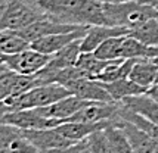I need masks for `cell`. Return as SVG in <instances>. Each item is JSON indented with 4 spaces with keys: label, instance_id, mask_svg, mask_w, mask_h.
<instances>
[{
    "label": "cell",
    "instance_id": "83f0119b",
    "mask_svg": "<svg viewBox=\"0 0 158 153\" xmlns=\"http://www.w3.org/2000/svg\"><path fill=\"white\" fill-rule=\"evenodd\" d=\"M102 3H121V2H129V0H101Z\"/></svg>",
    "mask_w": 158,
    "mask_h": 153
},
{
    "label": "cell",
    "instance_id": "ac0fdd59",
    "mask_svg": "<svg viewBox=\"0 0 158 153\" xmlns=\"http://www.w3.org/2000/svg\"><path fill=\"white\" fill-rule=\"evenodd\" d=\"M30 47V43L22 38L18 31L14 29H0V53L14 55Z\"/></svg>",
    "mask_w": 158,
    "mask_h": 153
},
{
    "label": "cell",
    "instance_id": "7a4b0ae2",
    "mask_svg": "<svg viewBox=\"0 0 158 153\" xmlns=\"http://www.w3.org/2000/svg\"><path fill=\"white\" fill-rule=\"evenodd\" d=\"M106 24L111 27L133 29L149 19H158V10L143 0H129L121 3H103Z\"/></svg>",
    "mask_w": 158,
    "mask_h": 153
},
{
    "label": "cell",
    "instance_id": "d4e9b609",
    "mask_svg": "<svg viewBox=\"0 0 158 153\" xmlns=\"http://www.w3.org/2000/svg\"><path fill=\"white\" fill-rule=\"evenodd\" d=\"M7 3H9V0H0V18H2V15L5 14V10H6V7H7Z\"/></svg>",
    "mask_w": 158,
    "mask_h": 153
},
{
    "label": "cell",
    "instance_id": "5bb4252c",
    "mask_svg": "<svg viewBox=\"0 0 158 153\" xmlns=\"http://www.w3.org/2000/svg\"><path fill=\"white\" fill-rule=\"evenodd\" d=\"M114 122V121H112ZM111 122H99V124H87V122H77V121H69V122H62L61 125L55 127L64 137L73 140V141H80V140L87 139L92 132L103 130L108 127Z\"/></svg>",
    "mask_w": 158,
    "mask_h": 153
},
{
    "label": "cell",
    "instance_id": "cb8c5ba5",
    "mask_svg": "<svg viewBox=\"0 0 158 153\" xmlns=\"http://www.w3.org/2000/svg\"><path fill=\"white\" fill-rule=\"evenodd\" d=\"M146 93H148V94H149L152 99H155V100L158 102V84H154L152 87H149Z\"/></svg>",
    "mask_w": 158,
    "mask_h": 153
},
{
    "label": "cell",
    "instance_id": "4fadbf2b",
    "mask_svg": "<svg viewBox=\"0 0 158 153\" xmlns=\"http://www.w3.org/2000/svg\"><path fill=\"white\" fill-rule=\"evenodd\" d=\"M121 103L131 112L138 113L145 119L158 125V102L155 99H152L148 93L126 97L121 100Z\"/></svg>",
    "mask_w": 158,
    "mask_h": 153
},
{
    "label": "cell",
    "instance_id": "5b68a950",
    "mask_svg": "<svg viewBox=\"0 0 158 153\" xmlns=\"http://www.w3.org/2000/svg\"><path fill=\"white\" fill-rule=\"evenodd\" d=\"M0 124L14 125L22 130H43V128H55L61 125L62 119L46 118L37 109H21L9 112L0 118Z\"/></svg>",
    "mask_w": 158,
    "mask_h": 153
},
{
    "label": "cell",
    "instance_id": "30bf717a",
    "mask_svg": "<svg viewBox=\"0 0 158 153\" xmlns=\"http://www.w3.org/2000/svg\"><path fill=\"white\" fill-rule=\"evenodd\" d=\"M129 28L111 27V25H92L89 27L86 35L81 38V53H93L103 41L118 35H127Z\"/></svg>",
    "mask_w": 158,
    "mask_h": 153
},
{
    "label": "cell",
    "instance_id": "4316f807",
    "mask_svg": "<svg viewBox=\"0 0 158 153\" xmlns=\"http://www.w3.org/2000/svg\"><path fill=\"white\" fill-rule=\"evenodd\" d=\"M6 68L7 66H6V63H5V61H3V55L0 53V72H2V71H5Z\"/></svg>",
    "mask_w": 158,
    "mask_h": 153
},
{
    "label": "cell",
    "instance_id": "9c48e42d",
    "mask_svg": "<svg viewBox=\"0 0 158 153\" xmlns=\"http://www.w3.org/2000/svg\"><path fill=\"white\" fill-rule=\"evenodd\" d=\"M87 29H89V27L77 29V31H71V33L46 35V37L37 38V40H34L33 43H30V47L37 50V52H40V53L52 56L53 53H56V52H59L61 49H64L65 46H68L69 43L83 38V37L86 35V33H87Z\"/></svg>",
    "mask_w": 158,
    "mask_h": 153
},
{
    "label": "cell",
    "instance_id": "44dd1931",
    "mask_svg": "<svg viewBox=\"0 0 158 153\" xmlns=\"http://www.w3.org/2000/svg\"><path fill=\"white\" fill-rule=\"evenodd\" d=\"M112 61H103V59H99L93 53H81L78 61H77V66H80L87 75L89 78H96L101 72H102Z\"/></svg>",
    "mask_w": 158,
    "mask_h": 153
},
{
    "label": "cell",
    "instance_id": "7c38bea8",
    "mask_svg": "<svg viewBox=\"0 0 158 153\" xmlns=\"http://www.w3.org/2000/svg\"><path fill=\"white\" fill-rule=\"evenodd\" d=\"M90 103H92L90 100H84V99H80L74 94H71V96H67V97L58 100L53 104H49L44 108H35V109L46 118L62 119V122H67V119L69 116H73L74 113H77L80 109H83L84 106H87Z\"/></svg>",
    "mask_w": 158,
    "mask_h": 153
},
{
    "label": "cell",
    "instance_id": "e0dca14e",
    "mask_svg": "<svg viewBox=\"0 0 158 153\" xmlns=\"http://www.w3.org/2000/svg\"><path fill=\"white\" fill-rule=\"evenodd\" d=\"M136 61L138 59H118V61H112L95 80L102 81V83H112V81H117V80L129 78L130 71Z\"/></svg>",
    "mask_w": 158,
    "mask_h": 153
},
{
    "label": "cell",
    "instance_id": "8992f818",
    "mask_svg": "<svg viewBox=\"0 0 158 153\" xmlns=\"http://www.w3.org/2000/svg\"><path fill=\"white\" fill-rule=\"evenodd\" d=\"M81 28H87L83 27V25H73V24H64L50 18V16H44L40 18L35 22H33L31 25H28L27 28L18 31L19 35L22 38H25L28 43H33L37 38L41 37H46V35H52V34H62V33H71V31H77V29H81Z\"/></svg>",
    "mask_w": 158,
    "mask_h": 153
},
{
    "label": "cell",
    "instance_id": "8fae6325",
    "mask_svg": "<svg viewBox=\"0 0 158 153\" xmlns=\"http://www.w3.org/2000/svg\"><path fill=\"white\" fill-rule=\"evenodd\" d=\"M0 144L12 153H41L21 128L7 124H0Z\"/></svg>",
    "mask_w": 158,
    "mask_h": 153
},
{
    "label": "cell",
    "instance_id": "6da1fadb",
    "mask_svg": "<svg viewBox=\"0 0 158 153\" xmlns=\"http://www.w3.org/2000/svg\"><path fill=\"white\" fill-rule=\"evenodd\" d=\"M48 16L73 25H108L101 0H41L39 2Z\"/></svg>",
    "mask_w": 158,
    "mask_h": 153
},
{
    "label": "cell",
    "instance_id": "2e32d148",
    "mask_svg": "<svg viewBox=\"0 0 158 153\" xmlns=\"http://www.w3.org/2000/svg\"><path fill=\"white\" fill-rule=\"evenodd\" d=\"M102 84L115 102H121L126 97L143 94V93L148 91V88L136 84L135 81H131L130 78H123V80H117V81H112V83H102Z\"/></svg>",
    "mask_w": 158,
    "mask_h": 153
},
{
    "label": "cell",
    "instance_id": "f1b7e54d",
    "mask_svg": "<svg viewBox=\"0 0 158 153\" xmlns=\"http://www.w3.org/2000/svg\"><path fill=\"white\" fill-rule=\"evenodd\" d=\"M152 61H154L155 63H158V57H155V59H152Z\"/></svg>",
    "mask_w": 158,
    "mask_h": 153
},
{
    "label": "cell",
    "instance_id": "f546056e",
    "mask_svg": "<svg viewBox=\"0 0 158 153\" xmlns=\"http://www.w3.org/2000/svg\"><path fill=\"white\" fill-rule=\"evenodd\" d=\"M2 100H3V97H2V93H0V102H2Z\"/></svg>",
    "mask_w": 158,
    "mask_h": 153
},
{
    "label": "cell",
    "instance_id": "d6986e66",
    "mask_svg": "<svg viewBox=\"0 0 158 153\" xmlns=\"http://www.w3.org/2000/svg\"><path fill=\"white\" fill-rule=\"evenodd\" d=\"M129 35L146 46L158 47V19H149L145 24L130 29Z\"/></svg>",
    "mask_w": 158,
    "mask_h": 153
},
{
    "label": "cell",
    "instance_id": "7402d4cb",
    "mask_svg": "<svg viewBox=\"0 0 158 153\" xmlns=\"http://www.w3.org/2000/svg\"><path fill=\"white\" fill-rule=\"evenodd\" d=\"M87 141H89L92 153H114L110 141H108V137H106L103 130L92 132L87 137Z\"/></svg>",
    "mask_w": 158,
    "mask_h": 153
},
{
    "label": "cell",
    "instance_id": "9a60e30c",
    "mask_svg": "<svg viewBox=\"0 0 158 153\" xmlns=\"http://www.w3.org/2000/svg\"><path fill=\"white\" fill-rule=\"evenodd\" d=\"M157 76L158 63H155L152 59H138L131 68L129 78L145 88H149L155 84Z\"/></svg>",
    "mask_w": 158,
    "mask_h": 153
},
{
    "label": "cell",
    "instance_id": "277c9868",
    "mask_svg": "<svg viewBox=\"0 0 158 153\" xmlns=\"http://www.w3.org/2000/svg\"><path fill=\"white\" fill-rule=\"evenodd\" d=\"M3 61L9 69L15 71L21 75H35L48 65L50 56L28 47L14 55H3Z\"/></svg>",
    "mask_w": 158,
    "mask_h": 153
},
{
    "label": "cell",
    "instance_id": "484cf974",
    "mask_svg": "<svg viewBox=\"0 0 158 153\" xmlns=\"http://www.w3.org/2000/svg\"><path fill=\"white\" fill-rule=\"evenodd\" d=\"M145 3H148V5H151L152 7H155L158 10V0H143Z\"/></svg>",
    "mask_w": 158,
    "mask_h": 153
},
{
    "label": "cell",
    "instance_id": "4dcf8cb0",
    "mask_svg": "<svg viewBox=\"0 0 158 153\" xmlns=\"http://www.w3.org/2000/svg\"><path fill=\"white\" fill-rule=\"evenodd\" d=\"M155 84H158V76H157V81H155Z\"/></svg>",
    "mask_w": 158,
    "mask_h": 153
},
{
    "label": "cell",
    "instance_id": "603a6c76",
    "mask_svg": "<svg viewBox=\"0 0 158 153\" xmlns=\"http://www.w3.org/2000/svg\"><path fill=\"white\" fill-rule=\"evenodd\" d=\"M50 153H92V150H90L87 139H84V140H80V141L74 143V144H71L68 147H64V149H59V150H53V152H50Z\"/></svg>",
    "mask_w": 158,
    "mask_h": 153
},
{
    "label": "cell",
    "instance_id": "ffe728a7",
    "mask_svg": "<svg viewBox=\"0 0 158 153\" xmlns=\"http://www.w3.org/2000/svg\"><path fill=\"white\" fill-rule=\"evenodd\" d=\"M103 131H105L106 137H108V141H110L114 153H135L130 141H129L127 135H126V132L120 127L114 125L111 122L108 127L103 128Z\"/></svg>",
    "mask_w": 158,
    "mask_h": 153
},
{
    "label": "cell",
    "instance_id": "52a82bcc",
    "mask_svg": "<svg viewBox=\"0 0 158 153\" xmlns=\"http://www.w3.org/2000/svg\"><path fill=\"white\" fill-rule=\"evenodd\" d=\"M22 130V128H21ZM33 144L41 153H50L53 150H59L64 147H68L77 141L64 137L56 128H43V130H22Z\"/></svg>",
    "mask_w": 158,
    "mask_h": 153
},
{
    "label": "cell",
    "instance_id": "1f68e13d",
    "mask_svg": "<svg viewBox=\"0 0 158 153\" xmlns=\"http://www.w3.org/2000/svg\"><path fill=\"white\" fill-rule=\"evenodd\" d=\"M39 2H41V0H39Z\"/></svg>",
    "mask_w": 158,
    "mask_h": 153
},
{
    "label": "cell",
    "instance_id": "ba28073f",
    "mask_svg": "<svg viewBox=\"0 0 158 153\" xmlns=\"http://www.w3.org/2000/svg\"><path fill=\"white\" fill-rule=\"evenodd\" d=\"M65 87L69 90L71 94H74L80 99H84V100L105 102V103L115 102L111 97L110 93L106 91V88L103 87V84L98 80H93V78H80V80L68 83Z\"/></svg>",
    "mask_w": 158,
    "mask_h": 153
},
{
    "label": "cell",
    "instance_id": "3957f363",
    "mask_svg": "<svg viewBox=\"0 0 158 153\" xmlns=\"http://www.w3.org/2000/svg\"><path fill=\"white\" fill-rule=\"evenodd\" d=\"M93 55L103 61L118 59H155L158 57V47L146 46L131 35H118L103 41Z\"/></svg>",
    "mask_w": 158,
    "mask_h": 153
}]
</instances>
